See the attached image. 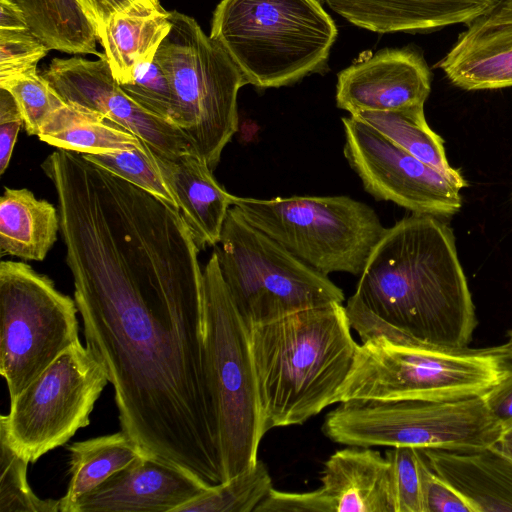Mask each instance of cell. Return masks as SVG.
<instances>
[{
  "label": "cell",
  "instance_id": "1",
  "mask_svg": "<svg viewBox=\"0 0 512 512\" xmlns=\"http://www.w3.org/2000/svg\"><path fill=\"white\" fill-rule=\"evenodd\" d=\"M86 346L114 389L121 430L208 486L223 482L204 345V286L181 213L136 189L60 217Z\"/></svg>",
  "mask_w": 512,
  "mask_h": 512
},
{
  "label": "cell",
  "instance_id": "2",
  "mask_svg": "<svg viewBox=\"0 0 512 512\" xmlns=\"http://www.w3.org/2000/svg\"><path fill=\"white\" fill-rule=\"evenodd\" d=\"M345 306L361 340L465 348L477 324L455 237L443 219L404 217L387 228Z\"/></svg>",
  "mask_w": 512,
  "mask_h": 512
},
{
  "label": "cell",
  "instance_id": "3",
  "mask_svg": "<svg viewBox=\"0 0 512 512\" xmlns=\"http://www.w3.org/2000/svg\"><path fill=\"white\" fill-rule=\"evenodd\" d=\"M342 303L250 329L264 431L301 425L335 403L358 343Z\"/></svg>",
  "mask_w": 512,
  "mask_h": 512
},
{
  "label": "cell",
  "instance_id": "4",
  "mask_svg": "<svg viewBox=\"0 0 512 512\" xmlns=\"http://www.w3.org/2000/svg\"><path fill=\"white\" fill-rule=\"evenodd\" d=\"M337 34L319 0H221L210 29L247 84L261 89L323 72Z\"/></svg>",
  "mask_w": 512,
  "mask_h": 512
},
{
  "label": "cell",
  "instance_id": "5",
  "mask_svg": "<svg viewBox=\"0 0 512 512\" xmlns=\"http://www.w3.org/2000/svg\"><path fill=\"white\" fill-rule=\"evenodd\" d=\"M508 344L443 348L375 335L358 344L335 403L483 395L511 368Z\"/></svg>",
  "mask_w": 512,
  "mask_h": 512
},
{
  "label": "cell",
  "instance_id": "6",
  "mask_svg": "<svg viewBox=\"0 0 512 512\" xmlns=\"http://www.w3.org/2000/svg\"><path fill=\"white\" fill-rule=\"evenodd\" d=\"M205 359L223 482L253 467L266 434L250 343L213 251L204 270Z\"/></svg>",
  "mask_w": 512,
  "mask_h": 512
},
{
  "label": "cell",
  "instance_id": "7",
  "mask_svg": "<svg viewBox=\"0 0 512 512\" xmlns=\"http://www.w3.org/2000/svg\"><path fill=\"white\" fill-rule=\"evenodd\" d=\"M170 21L171 30L155 59L172 87L173 122L194 153L214 170L238 130L237 96L247 82L228 53L193 17L170 11Z\"/></svg>",
  "mask_w": 512,
  "mask_h": 512
},
{
  "label": "cell",
  "instance_id": "8",
  "mask_svg": "<svg viewBox=\"0 0 512 512\" xmlns=\"http://www.w3.org/2000/svg\"><path fill=\"white\" fill-rule=\"evenodd\" d=\"M214 252L228 293L245 324L343 303V290L251 225L232 205Z\"/></svg>",
  "mask_w": 512,
  "mask_h": 512
},
{
  "label": "cell",
  "instance_id": "9",
  "mask_svg": "<svg viewBox=\"0 0 512 512\" xmlns=\"http://www.w3.org/2000/svg\"><path fill=\"white\" fill-rule=\"evenodd\" d=\"M322 431L347 446L470 450L493 446L503 430L479 395L341 402Z\"/></svg>",
  "mask_w": 512,
  "mask_h": 512
},
{
  "label": "cell",
  "instance_id": "10",
  "mask_svg": "<svg viewBox=\"0 0 512 512\" xmlns=\"http://www.w3.org/2000/svg\"><path fill=\"white\" fill-rule=\"evenodd\" d=\"M233 205L251 225L327 276H359L387 229L370 206L348 196H234Z\"/></svg>",
  "mask_w": 512,
  "mask_h": 512
},
{
  "label": "cell",
  "instance_id": "11",
  "mask_svg": "<svg viewBox=\"0 0 512 512\" xmlns=\"http://www.w3.org/2000/svg\"><path fill=\"white\" fill-rule=\"evenodd\" d=\"M78 308L47 276L20 261L0 263V373L16 397L79 342Z\"/></svg>",
  "mask_w": 512,
  "mask_h": 512
},
{
  "label": "cell",
  "instance_id": "12",
  "mask_svg": "<svg viewBox=\"0 0 512 512\" xmlns=\"http://www.w3.org/2000/svg\"><path fill=\"white\" fill-rule=\"evenodd\" d=\"M108 382L99 359L79 341L10 399L9 413L0 417V434L35 463L90 424Z\"/></svg>",
  "mask_w": 512,
  "mask_h": 512
},
{
  "label": "cell",
  "instance_id": "13",
  "mask_svg": "<svg viewBox=\"0 0 512 512\" xmlns=\"http://www.w3.org/2000/svg\"><path fill=\"white\" fill-rule=\"evenodd\" d=\"M344 156L366 192L412 213L448 219L462 204V187L367 124L342 118Z\"/></svg>",
  "mask_w": 512,
  "mask_h": 512
},
{
  "label": "cell",
  "instance_id": "14",
  "mask_svg": "<svg viewBox=\"0 0 512 512\" xmlns=\"http://www.w3.org/2000/svg\"><path fill=\"white\" fill-rule=\"evenodd\" d=\"M42 75L66 103L101 114L133 133L152 152L168 158L194 152L173 122L148 112L121 89L104 53L97 60L54 58Z\"/></svg>",
  "mask_w": 512,
  "mask_h": 512
},
{
  "label": "cell",
  "instance_id": "15",
  "mask_svg": "<svg viewBox=\"0 0 512 512\" xmlns=\"http://www.w3.org/2000/svg\"><path fill=\"white\" fill-rule=\"evenodd\" d=\"M431 72L416 49L385 48L338 73L337 107L350 113L424 105Z\"/></svg>",
  "mask_w": 512,
  "mask_h": 512
},
{
  "label": "cell",
  "instance_id": "16",
  "mask_svg": "<svg viewBox=\"0 0 512 512\" xmlns=\"http://www.w3.org/2000/svg\"><path fill=\"white\" fill-rule=\"evenodd\" d=\"M210 486L144 454L78 500L71 512H176Z\"/></svg>",
  "mask_w": 512,
  "mask_h": 512
},
{
  "label": "cell",
  "instance_id": "17",
  "mask_svg": "<svg viewBox=\"0 0 512 512\" xmlns=\"http://www.w3.org/2000/svg\"><path fill=\"white\" fill-rule=\"evenodd\" d=\"M436 67L463 90L512 87V0H497L470 22Z\"/></svg>",
  "mask_w": 512,
  "mask_h": 512
},
{
  "label": "cell",
  "instance_id": "18",
  "mask_svg": "<svg viewBox=\"0 0 512 512\" xmlns=\"http://www.w3.org/2000/svg\"><path fill=\"white\" fill-rule=\"evenodd\" d=\"M349 447L324 463L321 486L309 491L314 512H394L386 457L370 447Z\"/></svg>",
  "mask_w": 512,
  "mask_h": 512
},
{
  "label": "cell",
  "instance_id": "19",
  "mask_svg": "<svg viewBox=\"0 0 512 512\" xmlns=\"http://www.w3.org/2000/svg\"><path fill=\"white\" fill-rule=\"evenodd\" d=\"M351 24L377 33L425 32L466 24L485 13L491 0H325Z\"/></svg>",
  "mask_w": 512,
  "mask_h": 512
},
{
  "label": "cell",
  "instance_id": "20",
  "mask_svg": "<svg viewBox=\"0 0 512 512\" xmlns=\"http://www.w3.org/2000/svg\"><path fill=\"white\" fill-rule=\"evenodd\" d=\"M153 155L199 250L216 246L234 195L194 152L175 158Z\"/></svg>",
  "mask_w": 512,
  "mask_h": 512
},
{
  "label": "cell",
  "instance_id": "21",
  "mask_svg": "<svg viewBox=\"0 0 512 512\" xmlns=\"http://www.w3.org/2000/svg\"><path fill=\"white\" fill-rule=\"evenodd\" d=\"M419 451L429 466L468 500L475 512L512 511V461L494 446Z\"/></svg>",
  "mask_w": 512,
  "mask_h": 512
},
{
  "label": "cell",
  "instance_id": "22",
  "mask_svg": "<svg viewBox=\"0 0 512 512\" xmlns=\"http://www.w3.org/2000/svg\"><path fill=\"white\" fill-rule=\"evenodd\" d=\"M58 208L26 188L5 187L0 198V255L42 261L60 231Z\"/></svg>",
  "mask_w": 512,
  "mask_h": 512
},
{
  "label": "cell",
  "instance_id": "23",
  "mask_svg": "<svg viewBox=\"0 0 512 512\" xmlns=\"http://www.w3.org/2000/svg\"><path fill=\"white\" fill-rule=\"evenodd\" d=\"M171 27L165 9H135L108 19L97 32L98 42L119 84L130 82L139 65L155 58Z\"/></svg>",
  "mask_w": 512,
  "mask_h": 512
},
{
  "label": "cell",
  "instance_id": "24",
  "mask_svg": "<svg viewBox=\"0 0 512 512\" xmlns=\"http://www.w3.org/2000/svg\"><path fill=\"white\" fill-rule=\"evenodd\" d=\"M69 481L60 501V512H71L74 504L112 475L146 454L125 432L75 442L68 447Z\"/></svg>",
  "mask_w": 512,
  "mask_h": 512
},
{
  "label": "cell",
  "instance_id": "25",
  "mask_svg": "<svg viewBox=\"0 0 512 512\" xmlns=\"http://www.w3.org/2000/svg\"><path fill=\"white\" fill-rule=\"evenodd\" d=\"M38 138L79 153L128 151L143 145L137 136L92 110L66 103L42 127Z\"/></svg>",
  "mask_w": 512,
  "mask_h": 512
},
{
  "label": "cell",
  "instance_id": "26",
  "mask_svg": "<svg viewBox=\"0 0 512 512\" xmlns=\"http://www.w3.org/2000/svg\"><path fill=\"white\" fill-rule=\"evenodd\" d=\"M350 116L372 127L419 160L446 174L462 188L467 186L459 170L449 164L442 137L429 127L425 118L424 105L386 111H360Z\"/></svg>",
  "mask_w": 512,
  "mask_h": 512
},
{
  "label": "cell",
  "instance_id": "27",
  "mask_svg": "<svg viewBox=\"0 0 512 512\" xmlns=\"http://www.w3.org/2000/svg\"><path fill=\"white\" fill-rule=\"evenodd\" d=\"M31 31L50 50L94 54L97 32L77 0H15Z\"/></svg>",
  "mask_w": 512,
  "mask_h": 512
},
{
  "label": "cell",
  "instance_id": "28",
  "mask_svg": "<svg viewBox=\"0 0 512 512\" xmlns=\"http://www.w3.org/2000/svg\"><path fill=\"white\" fill-rule=\"evenodd\" d=\"M272 488L268 468L259 459L248 470L210 486L176 512H254Z\"/></svg>",
  "mask_w": 512,
  "mask_h": 512
},
{
  "label": "cell",
  "instance_id": "29",
  "mask_svg": "<svg viewBox=\"0 0 512 512\" xmlns=\"http://www.w3.org/2000/svg\"><path fill=\"white\" fill-rule=\"evenodd\" d=\"M81 154L86 159L179 210L175 197L156 163L152 150L144 142L142 147L134 150Z\"/></svg>",
  "mask_w": 512,
  "mask_h": 512
},
{
  "label": "cell",
  "instance_id": "30",
  "mask_svg": "<svg viewBox=\"0 0 512 512\" xmlns=\"http://www.w3.org/2000/svg\"><path fill=\"white\" fill-rule=\"evenodd\" d=\"M29 463L0 434V512H60L59 499H41L30 488Z\"/></svg>",
  "mask_w": 512,
  "mask_h": 512
},
{
  "label": "cell",
  "instance_id": "31",
  "mask_svg": "<svg viewBox=\"0 0 512 512\" xmlns=\"http://www.w3.org/2000/svg\"><path fill=\"white\" fill-rule=\"evenodd\" d=\"M0 88L9 91L14 97L29 135L38 136L50 117L66 104L48 80L38 72L0 84Z\"/></svg>",
  "mask_w": 512,
  "mask_h": 512
},
{
  "label": "cell",
  "instance_id": "32",
  "mask_svg": "<svg viewBox=\"0 0 512 512\" xmlns=\"http://www.w3.org/2000/svg\"><path fill=\"white\" fill-rule=\"evenodd\" d=\"M119 85L139 106L173 122L174 94L164 70L155 58L139 65L130 82Z\"/></svg>",
  "mask_w": 512,
  "mask_h": 512
},
{
  "label": "cell",
  "instance_id": "33",
  "mask_svg": "<svg viewBox=\"0 0 512 512\" xmlns=\"http://www.w3.org/2000/svg\"><path fill=\"white\" fill-rule=\"evenodd\" d=\"M385 457L390 466L394 512H423L419 450L390 447Z\"/></svg>",
  "mask_w": 512,
  "mask_h": 512
},
{
  "label": "cell",
  "instance_id": "34",
  "mask_svg": "<svg viewBox=\"0 0 512 512\" xmlns=\"http://www.w3.org/2000/svg\"><path fill=\"white\" fill-rule=\"evenodd\" d=\"M49 50L30 28L0 30V84L37 72Z\"/></svg>",
  "mask_w": 512,
  "mask_h": 512
},
{
  "label": "cell",
  "instance_id": "35",
  "mask_svg": "<svg viewBox=\"0 0 512 512\" xmlns=\"http://www.w3.org/2000/svg\"><path fill=\"white\" fill-rule=\"evenodd\" d=\"M419 453L423 512H475L468 500L439 476Z\"/></svg>",
  "mask_w": 512,
  "mask_h": 512
},
{
  "label": "cell",
  "instance_id": "36",
  "mask_svg": "<svg viewBox=\"0 0 512 512\" xmlns=\"http://www.w3.org/2000/svg\"><path fill=\"white\" fill-rule=\"evenodd\" d=\"M24 119L11 93L0 88V173L9 166L16 139Z\"/></svg>",
  "mask_w": 512,
  "mask_h": 512
},
{
  "label": "cell",
  "instance_id": "37",
  "mask_svg": "<svg viewBox=\"0 0 512 512\" xmlns=\"http://www.w3.org/2000/svg\"><path fill=\"white\" fill-rule=\"evenodd\" d=\"M96 32L118 13L135 9H164L160 0H77Z\"/></svg>",
  "mask_w": 512,
  "mask_h": 512
},
{
  "label": "cell",
  "instance_id": "38",
  "mask_svg": "<svg viewBox=\"0 0 512 512\" xmlns=\"http://www.w3.org/2000/svg\"><path fill=\"white\" fill-rule=\"evenodd\" d=\"M482 398L502 430L512 428V368Z\"/></svg>",
  "mask_w": 512,
  "mask_h": 512
},
{
  "label": "cell",
  "instance_id": "39",
  "mask_svg": "<svg viewBox=\"0 0 512 512\" xmlns=\"http://www.w3.org/2000/svg\"><path fill=\"white\" fill-rule=\"evenodd\" d=\"M30 28L25 15L15 0H0V30Z\"/></svg>",
  "mask_w": 512,
  "mask_h": 512
},
{
  "label": "cell",
  "instance_id": "40",
  "mask_svg": "<svg viewBox=\"0 0 512 512\" xmlns=\"http://www.w3.org/2000/svg\"><path fill=\"white\" fill-rule=\"evenodd\" d=\"M493 446L512 461V428L503 430Z\"/></svg>",
  "mask_w": 512,
  "mask_h": 512
},
{
  "label": "cell",
  "instance_id": "41",
  "mask_svg": "<svg viewBox=\"0 0 512 512\" xmlns=\"http://www.w3.org/2000/svg\"><path fill=\"white\" fill-rule=\"evenodd\" d=\"M507 344L509 346L510 355H511V359H512V331L510 332V336H509V340H508Z\"/></svg>",
  "mask_w": 512,
  "mask_h": 512
},
{
  "label": "cell",
  "instance_id": "42",
  "mask_svg": "<svg viewBox=\"0 0 512 512\" xmlns=\"http://www.w3.org/2000/svg\"><path fill=\"white\" fill-rule=\"evenodd\" d=\"M491 1L496 2L497 0H491Z\"/></svg>",
  "mask_w": 512,
  "mask_h": 512
}]
</instances>
